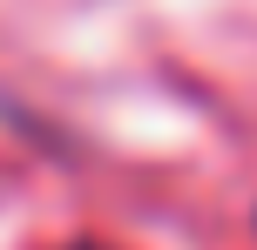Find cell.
<instances>
[{"label": "cell", "mask_w": 257, "mask_h": 250, "mask_svg": "<svg viewBox=\"0 0 257 250\" xmlns=\"http://www.w3.org/2000/svg\"><path fill=\"white\" fill-rule=\"evenodd\" d=\"M68 250H108V243H68Z\"/></svg>", "instance_id": "cell-1"}]
</instances>
